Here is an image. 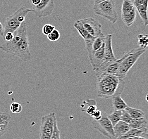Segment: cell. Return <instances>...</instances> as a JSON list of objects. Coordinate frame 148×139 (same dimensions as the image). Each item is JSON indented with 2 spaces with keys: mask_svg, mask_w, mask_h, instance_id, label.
Here are the masks:
<instances>
[{
  "mask_svg": "<svg viewBox=\"0 0 148 139\" xmlns=\"http://www.w3.org/2000/svg\"><path fill=\"white\" fill-rule=\"evenodd\" d=\"M0 49L8 54L14 55L24 62L32 59L29 44L26 23L24 21L14 33L13 39L0 46Z\"/></svg>",
  "mask_w": 148,
  "mask_h": 139,
  "instance_id": "6da1fadb",
  "label": "cell"
},
{
  "mask_svg": "<svg viewBox=\"0 0 148 139\" xmlns=\"http://www.w3.org/2000/svg\"><path fill=\"white\" fill-rule=\"evenodd\" d=\"M95 75L98 98H112L114 96L121 95L125 87L124 79L106 73L97 72Z\"/></svg>",
  "mask_w": 148,
  "mask_h": 139,
  "instance_id": "7a4b0ae2",
  "label": "cell"
},
{
  "mask_svg": "<svg viewBox=\"0 0 148 139\" xmlns=\"http://www.w3.org/2000/svg\"><path fill=\"white\" fill-rule=\"evenodd\" d=\"M147 50V49L141 48L134 49L121 58L118 77L124 79L133 65L138 61L142 55L146 52Z\"/></svg>",
  "mask_w": 148,
  "mask_h": 139,
  "instance_id": "3957f363",
  "label": "cell"
},
{
  "mask_svg": "<svg viewBox=\"0 0 148 139\" xmlns=\"http://www.w3.org/2000/svg\"><path fill=\"white\" fill-rule=\"evenodd\" d=\"M32 11V9L26 7H20L14 13L7 17L3 25L4 34L8 32L14 33L25 21V17Z\"/></svg>",
  "mask_w": 148,
  "mask_h": 139,
  "instance_id": "277c9868",
  "label": "cell"
},
{
  "mask_svg": "<svg viewBox=\"0 0 148 139\" xmlns=\"http://www.w3.org/2000/svg\"><path fill=\"white\" fill-rule=\"evenodd\" d=\"M93 10L96 15L103 17L112 24H115L117 21L118 16L114 0H106L94 4Z\"/></svg>",
  "mask_w": 148,
  "mask_h": 139,
  "instance_id": "5b68a950",
  "label": "cell"
},
{
  "mask_svg": "<svg viewBox=\"0 0 148 139\" xmlns=\"http://www.w3.org/2000/svg\"><path fill=\"white\" fill-rule=\"evenodd\" d=\"M93 127L109 139H117L114 134V126L108 117V114L102 111V117L98 121L93 120Z\"/></svg>",
  "mask_w": 148,
  "mask_h": 139,
  "instance_id": "8992f818",
  "label": "cell"
},
{
  "mask_svg": "<svg viewBox=\"0 0 148 139\" xmlns=\"http://www.w3.org/2000/svg\"><path fill=\"white\" fill-rule=\"evenodd\" d=\"M57 120L52 112L42 117L40 127V139H51L53 132L54 123Z\"/></svg>",
  "mask_w": 148,
  "mask_h": 139,
  "instance_id": "52a82bcc",
  "label": "cell"
},
{
  "mask_svg": "<svg viewBox=\"0 0 148 139\" xmlns=\"http://www.w3.org/2000/svg\"><path fill=\"white\" fill-rule=\"evenodd\" d=\"M32 7V12L39 18L50 16L53 13L55 8L53 0H40V3Z\"/></svg>",
  "mask_w": 148,
  "mask_h": 139,
  "instance_id": "ba28073f",
  "label": "cell"
},
{
  "mask_svg": "<svg viewBox=\"0 0 148 139\" xmlns=\"http://www.w3.org/2000/svg\"><path fill=\"white\" fill-rule=\"evenodd\" d=\"M85 30L92 37H95L102 34V25L97 20L93 18H86L79 20Z\"/></svg>",
  "mask_w": 148,
  "mask_h": 139,
  "instance_id": "9c48e42d",
  "label": "cell"
},
{
  "mask_svg": "<svg viewBox=\"0 0 148 139\" xmlns=\"http://www.w3.org/2000/svg\"><path fill=\"white\" fill-rule=\"evenodd\" d=\"M88 56L93 70L96 71L104 62V44L98 50L88 53Z\"/></svg>",
  "mask_w": 148,
  "mask_h": 139,
  "instance_id": "30bf717a",
  "label": "cell"
},
{
  "mask_svg": "<svg viewBox=\"0 0 148 139\" xmlns=\"http://www.w3.org/2000/svg\"><path fill=\"white\" fill-rule=\"evenodd\" d=\"M112 34H109L106 36L104 42V59L102 65L106 64L110 62L117 60V58L114 56L112 49Z\"/></svg>",
  "mask_w": 148,
  "mask_h": 139,
  "instance_id": "8fae6325",
  "label": "cell"
},
{
  "mask_svg": "<svg viewBox=\"0 0 148 139\" xmlns=\"http://www.w3.org/2000/svg\"><path fill=\"white\" fill-rule=\"evenodd\" d=\"M106 35L103 33L90 40H85V44L88 53L97 51L100 49L104 44Z\"/></svg>",
  "mask_w": 148,
  "mask_h": 139,
  "instance_id": "7c38bea8",
  "label": "cell"
},
{
  "mask_svg": "<svg viewBox=\"0 0 148 139\" xmlns=\"http://www.w3.org/2000/svg\"><path fill=\"white\" fill-rule=\"evenodd\" d=\"M148 128L141 130L131 129L125 135L117 138V139H128L133 137H143L148 139Z\"/></svg>",
  "mask_w": 148,
  "mask_h": 139,
  "instance_id": "4fadbf2b",
  "label": "cell"
},
{
  "mask_svg": "<svg viewBox=\"0 0 148 139\" xmlns=\"http://www.w3.org/2000/svg\"><path fill=\"white\" fill-rule=\"evenodd\" d=\"M130 126L126 122L120 120L114 126V134L117 138L125 135L131 129Z\"/></svg>",
  "mask_w": 148,
  "mask_h": 139,
  "instance_id": "5bb4252c",
  "label": "cell"
},
{
  "mask_svg": "<svg viewBox=\"0 0 148 139\" xmlns=\"http://www.w3.org/2000/svg\"><path fill=\"white\" fill-rule=\"evenodd\" d=\"M136 8L133 10L121 14V19L123 21L125 25L127 27L131 26L136 19Z\"/></svg>",
  "mask_w": 148,
  "mask_h": 139,
  "instance_id": "9a60e30c",
  "label": "cell"
},
{
  "mask_svg": "<svg viewBox=\"0 0 148 139\" xmlns=\"http://www.w3.org/2000/svg\"><path fill=\"white\" fill-rule=\"evenodd\" d=\"M128 125L130 126L131 129L141 130L147 128L148 122L145 117L132 119L131 121L128 124Z\"/></svg>",
  "mask_w": 148,
  "mask_h": 139,
  "instance_id": "2e32d148",
  "label": "cell"
},
{
  "mask_svg": "<svg viewBox=\"0 0 148 139\" xmlns=\"http://www.w3.org/2000/svg\"><path fill=\"white\" fill-rule=\"evenodd\" d=\"M111 98L114 110H123L128 106L121 95L114 96Z\"/></svg>",
  "mask_w": 148,
  "mask_h": 139,
  "instance_id": "e0dca14e",
  "label": "cell"
},
{
  "mask_svg": "<svg viewBox=\"0 0 148 139\" xmlns=\"http://www.w3.org/2000/svg\"><path fill=\"white\" fill-rule=\"evenodd\" d=\"M74 27L76 29L79 34L81 35V37L84 39V41L85 40H90L94 39V37H92L90 34L85 30L82 24L79 20L76 21L74 25Z\"/></svg>",
  "mask_w": 148,
  "mask_h": 139,
  "instance_id": "ac0fdd59",
  "label": "cell"
},
{
  "mask_svg": "<svg viewBox=\"0 0 148 139\" xmlns=\"http://www.w3.org/2000/svg\"><path fill=\"white\" fill-rule=\"evenodd\" d=\"M125 110L128 112V114L130 115L132 119L140 118L145 117V112L138 109H135L128 106Z\"/></svg>",
  "mask_w": 148,
  "mask_h": 139,
  "instance_id": "d6986e66",
  "label": "cell"
},
{
  "mask_svg": "<svg viewBox=\"0 0 148 139\" xmlns=\"http://www.w3.org/2000/svg\"><path fill=\"white\" fill-rule=\"evenodd\" d=\"M136 8V10L138 11V14L141 18L143 23L145 26L148 25V7L141 5Z\"/></svg>",
  "mask_w": 148,
  "mask_h": 139,
  "instance_id": "ffe728a7",
  "label": "cell"
},
{
  "mask_svg": "<svg viewBox=\"0 0 148 139\" xmlns=\"http://www.w3.org/2000/svg\"><path fill=\"white\" fill-rule=\"evenodd\" d=\"M122 110H114L110 115H108V117L111 122L113 126H114L118 122L121 120Z\"/></svg>",
  "mask_w": 148,
  "mask_h": 139,
  "instance_id": "44dd1931",
  "label": "cell"
},
{
  "mask_svg": "<svg viewBox=\"0 0 148 139\" xmlns=\"http://www.w3.org/2000/svg\"><path fill=\"white\" fill-rule=\"evenodd\" d=\"M134 9V5L131 0H123L121 7V14L131 11Z\"/></svg>",
  "mask_w": 148,
  "mask_h": 139,
  "instance_id": "7402d4cb",
  "label": "cell"
},
{
  "mask_svg": "<svg viewBox=\"0 0 148 139\" xmlns=\"http://www.w3.org/2000/svg\"><path fill=\"white\" fill-rule=\"evenodd\" d=\"M138 45L140 48L147 49L148 47V35L147 34H138Z\"/></svg>",
  "mask_w": 148,
  "mask_h": 139,
  "instance_id": "603a6c76",
  "label": "cell"
},
{
  "mask_svg": "<svg viewBox=\"0 0 148 139\" xmlns=\"http://www.w3.org/2000/svg\"><path fill=\"white\" fill-rule=\"evenodd\" d=\"M87 102L88 105L84 111L86 112L88 115H91L97 109V103L93 99H88L87 100Z\"/></svg>",
  "mask_w": 148,
  "mask_h": 139,
  "instance_id": "cb8c5ba5",
  "label": "cell"
},
{
  "mask_svg": "<svg viewBox=\"0 0 148 139\" xmlns=\"http://www.w3.org/2000/svg\"><path fill=\"white\" fill-rule=\"evenodd\" d=\"M11 119V116L10 114L0 112V125H8Z\"/></svg>",
  "mask_w": 148,
  "mask_h": 139,
  "instance_id": "d4e9b609",
  "label": "cell"
},
{
  "mask_svg": "<svg viewBox=\"0 0 148 139\" xmlns=\"http://www.w3.org/2000/svg\"><path fill=\"white\" fill-rule=\"evenodd\" d=\"M47 36V38L50 41L52 42H56L58 41L60 37V34L59 31L54 29L53 31H52L50 34H49Z\"/></svg>",
  "mask_w": 148,
  "mask_h": 139,
  "instance_id": "484cf974",
  "label": "cell"
},
{
  "mask_svg": "<svg viewBox=\"0 0 148 139\" xmlns=\"http://www.w3.org/2000/svg\"><path fill=\"white\" fill-rule=\"evenodd\" d=\"M10 109L11 112L13 113H19L22 111L23 107L20 103L14 102L10 105Z\"/></svg>",
  "mask_w": 148,
  "mask_h": 139,
  "instance_id": "4316f807",
  "label": "cell"
},
{
  "mask_svg": "<svg viewBox=\"0 0 148 139\" xmlns=\"http://www.w3.org/2000/svg\"><path fill=\"white\" fill-rule=\"evenodd\" d=\"M51 139H61L60 131L59 129L58 126L57 119L56 120L54 123V129L52 136H51Z\"/></svg>",
  "mask_w": 148,
  "mask_h": 139,
  "instance_id": "83f0119b",
  "label": "cell"
},
{
  "mask_svg": "<svg viewBox=\"0 0 148 139\" xmlns=\"http://www.w3.org/2000/svg\"><path fill=\"white\" fill-rule=\"evenodd\" d=\"M54 29H56L55 26L52 25L51 24H47L44 25V26L42 28V32L44 35H48L49 34H50Z\"/></svg>",
  "mask_w": 148,
  "mask_h": 139,
  "instance_id": "f1b7e54d",
  "label": "cell"
},
{
  "mask_svg": "<svg viewBox=\"0 0 148 139\" xmlns=\"http://www.w3.org/2000/svg\"><path fill=\"white\" fill-rule=\"evenodd\" d=\"M131 117L128 114L125 110H122V114H121V120L127 124H129L132 120Z\"/></svg>",
  "mask_w": 148,
  "mask_h": 139,
  "instance_id": "f546056e",
  "label": "cell"
},
{
  "mask_svg": "<svg viewBox=\"0 0 148 139\" xmlns=\"http://www.w3.org/2000/svg\"><path fill=\"white\" fill-rule=\"evenodd\" d=\"M91 117L94 119V120H99L102 117V111L97 109L91 115Z\"/></svg>",
  "mask_w": 148,
  "mask_h": 139,
  "instance_id": "4dcf8cb0",
  "label": "cell"
},
{
  "mask_svg": "<svg viewBox=\"0 0 148 139\" xmlns=\"http://www.w3.org/2000/svg\"><path fill=\"white\" fill-rule=\"evenodd\" d=\"M133 3L134 4L135 8L141 5L148 7V0H134V2Z\"/></svg>",
  "mask_w": 148,
  "mask_h": 139,
  "instance_id": "1f68e13d",
  "label": "cell"
},
{
  "mask_svg": "<svg viewBox=\"0 0 148 139\" xmlns=\"http://www.w3.org/2000/svg\"><path fill=\"white\" fill-rule=\"evenodd\" d=\"M14 37V33H11V32H8L7 33L4 34V39L7 42L10 41L13 39Z\"/></svg>",
  "mask_w": 148,
  "mask_h": 139,
  "instance_id": "d6a6232c",
  "label": "cell"
},
{
  "mask_svg": "<svg viewBox=\"0 0 148 139\" xmlns=\"http://www.w3.org/2000/svg\"><path fill=\"white\" fill-rule=\"evenodd\" d=\"M8 125H0V137L7 132Z\"/></svg>",
  "mask_w": 148,
  "mask_h": 139,
  "instance_id": "836d02e7",
  "label": "cell"
},
{
  "mask_svg": "<svg viewBox=\"0 0 148 139\" xmlns=\"http://www.w3.org/2000/svg\"><path fill=\"white\" fill-rule=\"evenodd\" d=\"M0 36L2 37H3V38L4 37L3 25L1 22H0Z\"/></svg>",
  "mask_w": 148,
  "mask_h": 139,
  "instance_id": "e575fe53",
  "label": "cell"
},
{
  "mask_svg": "<svg viewBox=\"0 0 148 139\" xmlns=\"http://www.w3.org/2000/svg\"><path fill=\"white\" fill-rule=\"evenodd\" d=\"M104 1H106V0H94V4H97L99 3H100V2H102Z\"/></svg>",
  "mask_w": 148,
  "mask_h": 139,
  "instance_id": "d590c367",
  "label": "cell"
},
{
  "mask_svg": "<svg viewBox=\"0 0 148 139\" xmlns=\"http://www.w3.org/2000/svg\"><path fill=\"white\" fill-rule=\"evenodd\" d=\"M17 139H22V138H17Z\"/></svg>",
  "mask_w": 148,
  "mask_h": 139,
  "instance_id": "8d00e7d4",
  "label": "cell"
}]
</instances>
